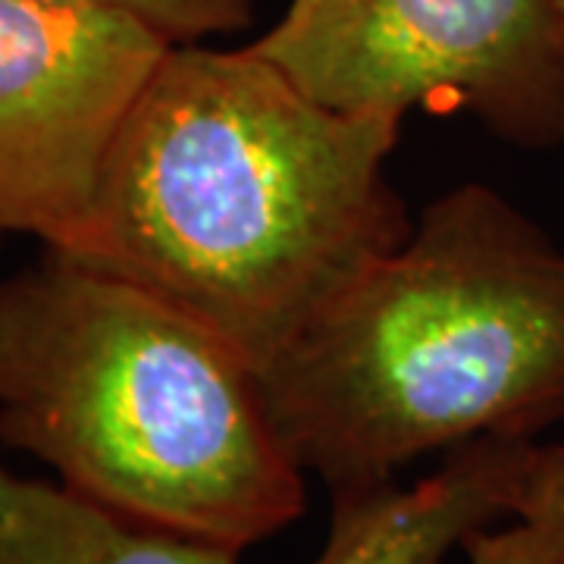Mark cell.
Segmentation results:
<instances>
[{
  "mask_svg": "<svg viewBox=\"0 0 564 564\" xmlns=\"http://www.w3.org/2000/svg\"><path fill=\"white\" fill-rule=\"evenodd\" d=\"M314 0H289V7H285V13H282V20H295V17H302L304 10L311 7Z\"/></svg>",
  "mask_w": 564,
  "mask_h": 564,
  "instance_id": "cell-10",
  "label": "cell"
},
{
  "mask_svg": "<svg viewBox=\"0 0 564 564\" xmlns=\"http://www.w3.org/2000/svg\"><path fill=\"white\" fill-rule=\"evenodd\" d=\"M251 44L336 110L467 113L524 151L564 141L549 0H314Z\"/></svg>",
  "mask_w": 564,
  "mask_h": 564,
  "instance_id": "cell-4",
  "label": "cell"
},
{
  "mask_svg": "<svg viewBox=\"0 0 564 564\" xmlns=\"http://www.w3.org/2000/svg\"><path fill=\"white\" fill-rule=\"evenodd\" d=\"M258 377L285 455L326 489L536 436L564 417V251L502 192L464 182Z\"/></svg>",
  "mask_w": 564,
  "mask_h": 564,
  "instance_id": "cell-2",
  "label": "cell"
},
{
  "mask_svg": "<svg viewBox=\"0 0 564 564\" xmlns=\"http://www.w3.org/2000/svg\"><path fill=\"white\" fill-rule=\"evenodd\" d=\"M402 117L314 101L254 44L182 41L141 91L69 261L161 295L258 373L404 242ZM54 254V251H51Z\"/></svg>",
  "mask_w": 564,
  "mask_h": 564,
  "instance_id": "cell-1",
  "label": "cell"
},
{
  "mask_svg": "<svg viewBox=\"0 0 564 564\" xmlns=\"http://www.w3.org/2000/svg\"><path fill=\"white\" fill-rule=\"evenodd\" d=\"M0 443L129 521L236 552L307 508L258 370L161 295L51 251L0 282Z\"/></svg>",
  "mask_w": 564,
  "mask_h": 564,
  "instance_id": "cell-3",
  "label": "cell"
},
{
  "mask_svg": "<svg viewBox=\"0 0 564 564\" xmlns=\"http://www.w3.org/2000/svg\"><path fill=\"white\" fill-rule=\"evenodd\" d=\"M79 3H104L120 7L154 29H161L170 41H207L214 35L242 32L251 25L258 0H79Z\"/></svg>",
  "mask_w": 564,
  "mask_h": 564,
  "instance_id": "cell-9",
  "label": "cell"
},
{
  "mask_svg": "<svg viewBox=\"0 0 564 564\" xmlns=\"http://www.w3.org/2000/svg\"><path fill=\"white\" fill-rule=\"evenodd\" d=\"M470 564H564V484L505 527H486L464 540Z\"/></svg>",
  "mask_w": 564,
  "mask_h": 564,
  "instance_id": "cell-8",
  "label": "cell"
},
{
  "mask_svg": "<svg viewBox=\"0 0 564 564\" xmlns=\"http://www.w3.org/2000/svg\"><path fill=\"white\" fill-rule=\"evenodd\" d=\"M0 564H239V552L129 521L69 486L0 470Z\"/></svg>",
  "mask_w": 564,
  "mask_h": 564,
  "instance_id": "cell-7",
  "label": "cell"
},
{
  "mask_svg": "<svg viewBox=\"0 0 564 564\" xmlns=\"http://www.w3.org/2000/svg\"><path fill=\"white\" fill-rule=\"evenodd\" d=\"M173 44L120 7L0 0V236L79 248L122 126Z\"/></svg>",
  "mask_w": 564,
  "mask_h": 564,
  "instance_id": "cell-5",
  "label": "cell"
},
{
  "mask_svg": "<svg viewBox=\"0 0 564 564\" xmlns=\"http://www.w3.org/2000/svg\"><path fill=\"white\" fill-rule=\"evenodd\" d=\"M552 3V17H555V25H558V35H562L564 44V0H549Z\"/></svg>",
  "mask_w": 564,
  "mask_h": 564,
  "instance_id": "cell-11",
  "label": "cell"
},
{
  "mask_svg": "<svg viewBox=\"0 0 564 564\" xmlns=\"http://www.w3.org/2000/svg\"><path fill=\"white\" fill-rule=\"evenodd\" d=\"M562 484L564 445L484 436L445 452L417 484L329 489V530L311 564H443L470 533L521 518Z\"/></svg>",
  "mask_w": 564,
  "mask_h": 564,
  "instance_id": "cell-6",
  "label": "cell"
}]
</instances>
